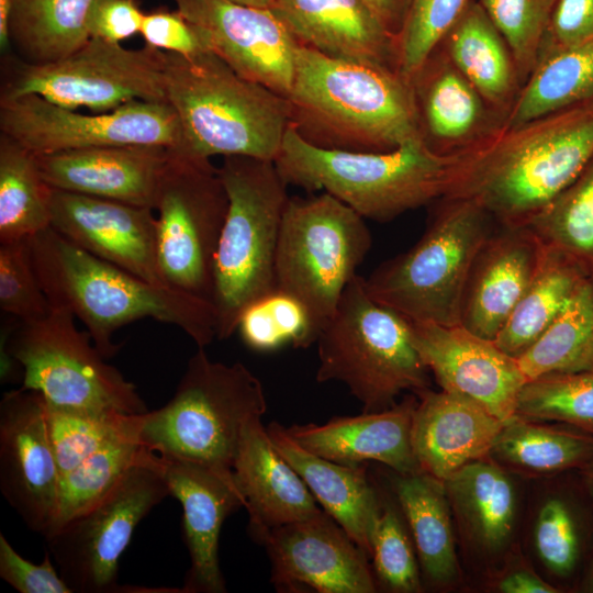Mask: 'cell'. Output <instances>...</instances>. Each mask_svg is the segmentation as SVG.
I'll return each mask as SVG.
<instances>
[{
  "instance_id": "obj_1",
  "label": "cell",
  "mask_w": 593,
  "mask_h": 593,
  "mask_svg": "<svg viewBox=\"0 0 593 593\" xmlns=\"http://www.w3.org/2000/svg\"><path fill=\"white\" fill-rule=\"evenodd\" d=\"M593 156V98L504 127L455 156L441 198L474 201L500 225L526 226Z\"/></svg>"
},
{
  "instance_id": "obj_2",
  "label": "cell",
  "mask_w": 593,
  "mask_h": 593,
  "mask_svg": "<svg viewBox=\"0 0 593 593\" xmlns=\"http://www.w3.org/2000/svg\"><path fill=\"white\" fill-rule=\"evenodd\" d=\"M287 99L290 125L316 147L388 152L421 138L412 85L393 68L331 57L299 43Z\"/></svg>"
},
{
  "instance_id": "obj_3",
  "label": "cell",
  "mask_w": 593,
  "mask_h": 593,
  "mask_svg": "<svg viewBox=\"0 0 593 593\" xmlns=\"http://www.w3.org/2000/svg\"><path fill=\"white\" fill-rule=\"evenodd\" d=\"M31 259L51 306L67 309L87 327L105 358L120 345L115 332L142 318L175 325L198 347L216 339L212 304L150 283L76 246L52 227L29 238Z\"/></svg>"
},
{
  "instance_id": "obj_4",
  "label": "cell",
  "mask_w": 593,
  "mask_h": 593,
  "mask_svg": "<svg viewBox=\"0 0 593 593\" xmlns=\"http://www.w3.org/2000/svg\"><path fill=\"white\" fill-rule=\"evenodd\" d=\"M165 87L182 153L276 160L290 125L287 97L242 77L211 51L190 57L165 52Z\"/></svg>"
},
{
  "instance_id": "obj_5",
  "label": "cell",
  "mask_w": 593,
  "mask_h": 593,
  "mask_svg": "<svg viewBox=\"0 0 593 593\" xmlns=\"http://www.w3.org/2000/svg\"><path fill=\"white\" fill-rule=\"evenodd\" d=\"M454 160L430 150L422 138L388 152L325 149L289 125L275 164L288 186L327 192L365 220L388 222L440 199Z\"/></svg>"
},
{
  "instance_id": "obj_6",
  "label": "cell",
  "mask_w": 593,
  "mask_h": 593,
  "mask_svg": "<svg viewBox=\"0 0 593 593\" xmlns=\"http://www.w3.org/2000/svg\"><path fill=\"white\" fill-rule=\"evenodd\" d=\"M219 172L228 195L213 271L216 339L237 331L242 313L276 289L275 260L288 183L275 161L225 156Z\"/></svg>"
},
{
  "instance_id": "obj_7",
  "label": "cell",
  "mask_w": 593,
  "mask_h": 593,
  "mask_svg": "<svg viewBox=\"0 0 593 593\" xmlns=\"http://www.w3.org/2000/svg\"><path fill=\"white\" fill-rule=\"evenodd\" d=\"M315 379L338 381L362 406L379 412L405 391L429 389V370L416 350L410 321L377 302L355 276L316 339Z\"/></svg>"
},
{
  "instance_id": "obj_8",
  "label": "cell",
  "mask_w": 593,
  "mask_h": 593,
  "mask_svg": "<svg viewBox=\"0 0 593 593\" xmlns=\"http://www.w3.org/2000/svg\"><path fill=\"white\" fill-rule=\"evenodd\" d=\"M266 411L262 383L244 363L213 361L198 347L174 396L142 415L141 439L159 456L232 473L245 426Z\"/></svg>"
},
{
  "instance_id": "obj_9",
  "label": "cell",
  "mask_w": 593,
  "mask_h": 593,
  "mask_svg": "<svg viewBox=\"0 0 593 593\" xmlns=\"http://www.w3.org/2000/svg\"><path fill=\"white\" fill-rule=\"evenodd\" d=\"M497 226L474 201L440 198L422 237L379 265L365 278L366 289L411 322L459 325L471 266Z\"/></svg>"
},
{
  "instance_id": "obj_10",
  "label": "cell",
  "mask_w": 593,
  "mask_h": 593,
  "mask_svg": "<svg viewBox=\"0 0 593 593\" xmlns=\"http://www.w3.org/2000/svg\"><path fill=\"white\" fill-rule=\"evenodd\" d=\"M371 245L366 220L334 195L289 198L276 251V288L306 307L317 336Z\"/></svg>"
},
{
  "instance_id": "obj_11",
  "label": "cell",
  "mask_w": 593,
  "mask_h": 593,
  "mask_svg": "<svg viewBox=\"0 0 593 593\" xmlns=\"http://www.w3.org/2000/svg\"><path fill=\"white\" fill-rule=\"evenodd\" d=\"M75 316L51 306L37 321L5 329L1 357L15 359L23 371L21 388L41 393L60 407L137 415L148 412L136 385L126 380L79 331Z\"/></svg>"
},
{
  "instance_id": "obj_12",
  "label": "cell",
  "mask_w": 593,
  "mask_h": 593,
  "mask_svg": "<svg viewBox=\"0 0 593 593\" xmlns=\"http://www.w3.org/2000/svg\"><path fill=\"white\" fill-rule=\"evenodd\" d=\"M0 99L36 94L72 110L112 111L132 101L167 102L165 52L90 37L68 56L31 64L2 55Z\"/></svg>"
},
{
  "instance_id": "obj_13",
  "label": "cell",
  "mask_w": 593,
  "mask_h": 593,
  "mask_svg": "<svg viewBox=\"0 0 593 593\" xmlns=\"http://www.w3.org/2000/svg\"><path fill=\"white\" fill-rule=\"evenodd\" d=\"M227 210L219 167L209 158L171 150L154 205L157 261L166 286L211 303Z\"/></svg>"
},
{
  "instance_id": "obj_14",
  "label": "cell",
  "mask_w": 593,
  "mask_h": 593,
  "mask_svg": "<svg viewBox=\"0 0 593 593\" xmlns=\"http://www.w3.org/2000/svg\"><path fill=\"white\" fill-rule=\"evenodd\" d=\"M169 495L155 452L99 502L46 536L47 551L72 592H142L118 583L120 558L142 519Z\"/></svg>"
},
{
  "instance_id": "obj_15",
  "label": "cell",
  "mask_w": 593,
  "mask_h": 593,
  "mask_svg": "<svg viewBox=\"0 0 593 593\" xmlns=\"http://www.w3.org/2000/svg\"><path fill=\"white\" fill-rule=\"evenodd\" d=\"M0 132L36 155L123 145L183 152L179 119L168 102L132 101L83 114L36 94L0 99Z\"/></svg>"
},
{
  "instance_id": "obj_16",
  "label": "cell",
  "mask_w": 593,
  "mask_h": 593,
  "mask_svg": "<svg viewBox=\"0 0 593 593\" xmlns=\"http://www.w3.org/2000/svg\"><path fill=\"white\" fill-rule=\"evenodd\" d=\"M60 473L44 396L19 388L0 402V490L29 529L44 538L55 527Z\"/></svg>"
},
{
  "instance_id": "obj_17",
  "label": "cell",
  "mask_w": 593,
  "mask_h": 593,
  "mask_svg": "<svg viewBox=\"0 0 593 593\" xmlns=\"http://www.w3.org/2000/svg\"><path fill=\"white\" fill-rule=\"evenodd\" d=\"M258 544L266 549L278 592L378 591L370 558L324 510L268 530Z\"/></svg>"
},
{
  "instance_id": "obj_18",
  "label": "cell",
  "mask_w": 593,
  "mask_h": 593,
  "mask_svg": "<svg viewBox=\"0 0 593 593\" xmlns=\"http://www.w3.org/2000/svg\"><path fill=\"white\" fill-rule=\"evenodd\" d=\"M172 1L233 70L287 97L299 42L273 9L231 0Z\"/></svg>"
},
{
  "instance_id": "obj_19",
  "label": "cell",
  "mask_w": 593,
  "mask_h": 593,
  "mask_svg": "<svg viewBox=\"0 0 593 593\" xmlns=\"http://www.w3.org/2000/svg\"><path fill=\"white\" fill-rule=\"evenodd\" d=\"M412 338L441 390L467 396L507 422L527 382L516 358L461 324L411 322Z\"/></svg>"
},
{
  "instance_id": "obj_20",
  "label": "cell",
  "mask_w": 593,
  "mask_h": 593,
  "mask_svg": "<svg viewBox=\"0 0 593 593\" xmlns=\"http://www.w3.org/2000/svg\"><path fill=\"white\" fill-rule=\"evenodd\" d=\"M49 209L51 227L76 246L166 286L157 261L154 209L53 188Z\"/></svg>"
},
{
  "instance_id": "obj_21",
  "label": "cell",
  "mask_w": 593,
  "mask_h": 593,
  "mask_svg": "<svg viewBox=\"0 0 593 593\" xmlns=\"http://www.w3.org/2000/svg\"><path fill=\"white\" fill-rule=\"evenodd\" d=\"M159 457L169 494L182 506L183 540L190 567L180 591L224 593L226 585L219 560L220 534L225 519L245 506L233 473L194 461Z\"/></svg>"
},
{
  "instance_id": "obj_22",
  "label": "cell",
  "mask_w": 593,
  "mask_h": 593,
  "mask_svg": "<svg viewBox=\"0 0 593 593\" xmlns=\"http://www.w3.org/2000/svg\"><path fill=\"white\" fill-rule=\"evenodd\" d=\"M422 141L434 153L456 156L505 127L492 108L437 46L411 79Z\"/></svg>"
},
{
  "instance_id": "obj_23",
  "label": "cell",
  "mask_w": 593,
  "mask_h": 593,
  "mask_svg": "<svg viewBox=\"0 0 593 593\" xmlns=\"http://www.w3.org/2000/svg\"><path fill=\"white\" fill-rule=\"evenodd\" d=\"M171 150L123 145L35 155L42 178L53 189L154 209Z\"/></svg>"
},
{
  "instance_id": "obj_24",
  "label": "cell",
  "mask_w": 593,
  "mask_h": 593,
  "mask_svg": "<svg viewBox=\"0 0 593 593\" xmlns=\"http://www.w3.org/2000/svg\"><path fill=\"white\" fill-rule=\"evenodd\" d=\"M544 246L527 226L500 225L479 249L461 305V325L494 340L529 287Z\"/></svg>"
},
{
  "instance_id": "obj_25",
  "label": "cell",
  "mask_w": 593,
  "mask_h": 593,
  "mask_svg": "<svg viewBox=\"0 0 593 593\" xmlns=\"http://www.w3.org/2000/svg\"><path fill=\"white\" fill-rule=\"evenodd\" d=\"M415 396L379 412L335 416L324 424H292L287 434L307 451L342 465L378 461L399 474L423 472L412 447Z\"/></svg>"
},
{
  "instance_id": "obj_26",
  "label": "cell",
  "mask_w": 593,
  "mask_h": 593,
  "mask_svg": "<svg viewBox=\"0 0 593 593\" xmlns=\"http://www.w3.org/2000/svg\"><path fill=\"white\" fill-rule=\"evenodd\" d=\"M416 395L411 440L423 472L445 481L465 465L489 457L504 422L457 393L426 389Z\"/></svg>"
},
{
  "instance_id": "obj_27",
  "label": "cell",
  "mask_w": 593,
  "mask_h": 593,
  "mask_svg": "<svg viewBox=\"0 0 593 593\" xmlns=\"http://www.w3.org/2000/svg\"><path fill=\"white\" fill-rule=\"evenodd\" d=\"M261 418L245 426L232 466L248 513V532L256 542L275 527L323 511L302 478L277 450Z\"/></svg>"
},
{
  "instance_id": "obj_28",
  "label": "cell",
  "mask_w": 593,
  "mask_h": 593,
  "mask_svg": "<svg viewBox=\"0 0 593 593\" xmlns=\"http://www.w3.org/2000/svg\"><path fill=\"white\" fill-rule=\"evenodd\" d=\"M273 11L302 45L398 70L396 35L363 0H276Z\"/></svg>"
},
{
  "instance_id": "obj_29",
  "label": "cell",
  "mask_w": 593,
  "mask_h": 593,
  "mask_svg": "<svg viewBox=\"0 0 593 593\" xmlns=\"http://www.w3.org/2000/svg\"><path fill=\"white\" fill-rule=\"evenodd\" d=\"M267 430L316 502L371 558V533L380 510V493L365 465H342L314 455L296 444L278 422L270 423Z\"/></svg>"
},
{
  "instance_id": "obj_30",
  "label": "cell",
  "mask_w": 593,
  "mask_h": 593,
  "mask_svg": "<svg viewBox=\"0 0 593 593\" xmlns=\"http://www.w3.org/2000/svg\"><path fill=\"white\" fill-rule=\"evenodd\" d=\"M438 46L486 102L507 119L523 85L508 44L477 0L468 1Z\"/></svg>"
},
{
  "instance_id": "obj_31",
  "label": "cell",
  "mask_w": 593,
  "mask_h": 593,
  "mask_svg": "<svg viewBox=\"0 0 593 593\" xmlns=\"http://www.w3.org/2000/svg\"><path fill=\"white\" fill-rule=\"evenodd\" d=\"M396 474L395 501L407 524L422 572L435 586L450 585L458 578L459 564L445 483L425 472Z\"/></svg>"
},
{
  "instance_id": "obj_32",
  "label": "cell",
  "mask_w": 593,
  "mask_h": 593,
  "mask_svg": "<svg viewBox=\"0 0 593 593\" xmlns=\"http://www.w3.org/2000/svg\"><path fill=\"white\" fill-rule=\"evenodd\" d=\"M450 505L483 550L502 549L511 538L516 493L506 471L486 458L471 461L445 481Z\"/></svg>"
},
{
  "instance_id": "obj_33",
  "label": "cell",
  "mask_w": 593,
  "mask_h": 593,
  "mask_svg": "<svg viewBox=\"0 0 593 593\" xmlns=\"http://www.w3.org/2000/svg\"><path fill=\"white\" fill-rule=\"evenodd\" d=\"M592 455V433L515 415L504 423L489 456L524 474L553 475L581 470Z\"/></svg>"
},
{
  "instance_id": "obj_34",
  "label": "cell",
  "mask_w": 593,
  "mask_h": 593,
  "mask_svg": "<svg viewBox=\"0 0 593 593\" xmlns=\"http://www.w3.org/2000/svg\"><path fill=\"white\" fill-rule=\"evenodd\" d=\"M544 246L538 269L494 339L496 346L517 358L562 312L590 277L563 251Z\"/></svg>"
},
{
  "instance_id": "obj_35",
  "label": "cell",
  "mask_w": 593,
  "mask_h": 593,
  "mask_svg": "<svg viewBox=\"0 0 593 593\" xmlns=\"http://www.w3.org/2000/svg\"><path fill=\"white\" fill-rule=\"evenodd\" d=\"M534 544L545 567L578 588L593 548V502L580 474L545 500L535 522Z\"/></svg>"
},
{
  "instance_id": "obj_36",
  "label": "cell",
  "mask_w": 593,
  "mask_h": 593,
  "mask_svg": "<svg viewBox=\"0 0 593 593\" xmlns=\"http://www.w3.org/2000/svg\"><path fill=\"white\" fill-rule=\"evenodd\" d=\"M96 0H11L12 51L31 64L61 59L90 37L88 13Z\"/></svg>"
},
{
  "instance_id": "obj_37",
  "label": "cell",
  "mask_w": 593,
  "mask_h": 593,
  "mask_svg": "<svg viewBox=\"0 0 593 593\" xmlns=\"http://www.w3.org/2000/svg\"><path fill=\"white\" fill-rule=\"evenodd\" d=\"M593 98V41L541 57L508 113L505 127Z\"/></svg>"
},
{
  "instance_id": "obj_38",
  "label": "cell",
  "mask_w": 593,
  "mask_h": 593,
  "mask_svg": "<svg viewBox=\"0 0 593 593\" xmlns=\"http://www.w3.org/2000/svg\"><path fill=\"white\" fill-rule=\"evenodd\" d=\"M51 187L36 155L0 134V242L29 239L51 227Z\"/></svg>"
},
{
  "instance_id": "obj_39",
  "label": "cell",
  "mask_w": 593,
  "mask_h": 593,
  "mask_svg": "<svg viewBox=\"0 0 593 593\" xmlns=\"http://www.w3.org/2000/svg\"><path fill=\"white\" fill-rule=\"evenodd\" d=\"M516 360L527 381L550 373L593 369L591 279Z\"/></svg>"
},
{
  "instance_id": "obj_40",
  "label": "cell",
  "mask_w": 593,
  "mask_h": 593,
  "mask_svg": "<svg viewBox=\"0 0 593 593\" xmlns=\"http://www.w3.org/2000/svg\"><path fill=\"white\" fill-rule=\"evenodd\" d=\"M526 226L542 245L569 255L593 279V156Z\"/></svg>"
},
{
  "instance_id": "obj_41",
  "label": "cell",
  "mask_w": 593,
  "mask_h": 593,
  "mask_svg": "<svg viewBox=\"0 0 593 593\" xmlns=\"http://www.w3.org/2000/svg\"><path fill=\"white\" fill-rule=\"evenodd\" d=\"M46 409L51 441L60 477L111 443L141 438L143 414L68 409L47 402Z\"/></svg>"
},
{
  "instance_id": "obj_42",
  "label": "cell",
  "mask_w": 593,
  "mask_h": 593,
  "mask_svg": "<svg viewBox=\"0 0 593 593\" xmlns=\"http://www.w3.org/2000/svg\"><path fill=\"white\" fill-rule=\"evenodd\" d=\"M154 454L139 437L126 438L99 449L61 475L58 514L52 532L99 502L133 467Z\"/></svg>"
},
{
  "instance_id": "obj_43",
  "label": "cell",
  "mask_w": 593,
  "mask_h": 593,
  "mask_svg": "<svg viewBox=\"0 0 593 593\" xmlns=\"http://www.w3.org/2000/svg\"><path fill=\"white\" fill-rule=\"evenodd\" d=\"M516 415L564 423L593 434V369L528 380L518 395Z\"/></svg>"
},
{
  "instance_id": "obj_44",
  "label": "cell",
  "mask_w": 593,
  "mask_h": 593,
  "mask_svg": "<svg viewBox=\"0 0 593 593\" xmlns=\"http://www.w3.org/2000/svg\"><path fill=\"white\" fill-rule=\"evenodd\" d=\"M237 331L244 344L256 351H271L286 344L307 348L317 339L306 307L277 288L245 309Z\"/></svg>"
},
{
  "instance_id": "obj_45",
  "label": "cell",
  "mask_w": 593,
  "mask_h": 593,
  "mask_svg": "<svg viewBox=\"0 0 593 593\" xmlns=\"http://www.w3.org/2000/svg\"><path fill=\"white\" fill-rule=\"evenodd\" d=\"M372 570L378 588L394 593H417L422 581L415 547L398 504L383 500L371 533Z\"/></svg>"
},
{
  "instance_id": "obj_46",
  "label": "cell",
  "mask_w": 593,
  "mask_h": 593,
  "mask_svg": "<svg viewBox=\"0 0 593 593\" xmlns=\"http://www.w3.org/2000/svg\"><path fill=\"white\" fill-rule=\"evenodd\" d=\"M469 0H407L396 35L398 70L411 82L440 44Z\"/></svg>"
},
{
  "instance_id": "obj_47",
  "label": "cell",
  "mask_w": 593,
  "mask_h": 593,
  "mask_svg": "<svg viewBox=\"0 0 593 593\" xmlns=\"http://www.w3.org/2000/svg\"><path fill=\"white\" fill-rule=\"evenodd\" d=\"M508 44L522 85L538 61L556 0H477Z\"/></svg>"
},
{
  "instance_id": "obj_48",
  "label": "cell",
  "mask_w": 593,
  "mask_h": 593,
  "mask_svg": "<svg viewBox=\"0 0 593 593\" xmlns=\"http://www.w3.org/2000/svg\"><path fill=\"white\" fill-rule=\"evenodd\" d=\"M0 307L22 323L41 320L51 310L31 259L29 239L0 242Z\"/></svg>"
},
{
  "instance_id": "obj_49",
  "label": "cell",
  "mask_w": 593,
  "mask_h": 593,
  "mask_svg": "<svg viewBox=\"0 0 593 593\" xmlns=\"http://www.w3.org/2000/svg\"><path fill=\"white\" fill-rule=\"evenodd\" d=\"M139 34L145 45L186 57L210 51L199 30L177 9L145 12Z\"/></svg>"
},
{
  "instance_id": "obj_50",
  "label": "cell",
  "mask_w": 593,
  "mask_h": 593,
  "mask_svg": "<svg viewBox=\"0 0 593 593\" xmlns=\"http://www.w3.org/2000/svg\"><path fill=\"white\" fill-rule=\"evenodd\" d=\"M53 561L48 551L40 564L23 558L0 534V577L18 592L74 593Z\"/></svg>"
},
{
  "instance_id": "obj_51",
  "label": "cell",
  "mask_w": 593,
  "mask_h": 593,
  "mask_svg": "<svg viewBox=\"0 0 593 593\" xmlns=\"http://www.w3.org/2000/svg\"><path fill=\"white\" fill-rule=\"evenodd\" d=\"M592 41L593 0H556L541 42L538 60L551 53Z\"/></svg>"
},
{
  "instance_id": "obj_52",
  "label": "cell",
  "mask_w": 593,
  "mask_h": 593,
  "mask_svg": "<svg viewBox=\"0 0 593 593\" xmlns=\"http://www.w3.org/2000/svg\"><path fill=\"white\" fill-rule=\"evenodd\" d=\"M144 15L138 0H96L87 18L89 37L121 44L139 34Z\"/></svg>"
},
{
  "instance_id": "obj_53",
  "label": "cell",
  "mask_w": 593,
  "mask_h": 593,
  "mask_svg": "<svg viewBox=\"0 0 593 593\" xmlns=\"http://www.w3.org/2000/svg\"><path fill=\"white\" fill-rule=\"evenodd\" d=\"M503 593H557V588L528 569H516L504 575L497 584Z\"/></svg>"
},
{
  "instance_id": "obj_54",
  "label": "cell",
  "mask_w": 593,
  "mask_h": 593,
  "mask_svg": "<svg viewBox=\"0 0 593 593\" xmlns=\"http://www.w3.org/2000/svg\"><path fill=\"white\" fill-rule=\"evenodd\" d=\"M381 21L398 35L407 8V0H363Z\"/></svg>"
},
{
  "instance_id": "obj_55",
  "label": "cell",
  "mask_w": 593,
  "mask_h": 593,
  "mask_svg": "<svg viewBox=\"0 0 593 593\" xmlns=\"http://www.w3.org/2000/svg\"><path fill=\"white\" fill-rule=\"evenodd\" d=\"M582 592L593 593V548L585 563L578 588Z\"/></svg>"
},
{
  "instance_id": "obj_56",
  "label": "cell",
  "mask_w": 593,
  "mask_h": 593,
  "mask_svg": "<svg viewBox=\"0 0 593 593\" xmlns=\"http://www.w3.org/2000/svg\"><path fill=\"white\" fill-rule=\"evenodd\" d=\"M578 472L581 477L582 483L589 496L591 497L593 502V455L591 459L589 460V462Z\"/></svg>"
},
{
  "instance_id": "obj_57",
  "label": "cell",
  "mask_w": 593,
  "mask_h": 593,
  "mask_svg": "<svg viewBox=\"0 0 593 593\" xmlns=\"http://www.w3.org/2000/svg\"><path fill=\"white\" fill-rule=\"evenodd\" d=\"M239 4L249 7L273 9L276 7V0H231Z\"/></svg>"
},
{
  "instance_id": "obj_58",
  "label": "cell",
  "mask_w": 593,
  "mask_h": 593,
  "mask_svg": "<svg viewBox=\"0 0 593 593\" xmlns=\"http://www.w3.org/2000/svg\"><path fill=\"white\" fill-rule=\"evenodd\" d=\"M591 282H592V289H593V279H591Z\"/></svg>"
}]
</instances>
